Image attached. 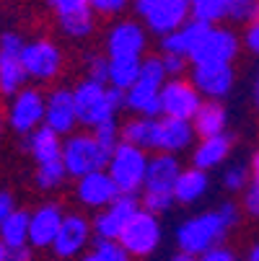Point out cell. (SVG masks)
I'll return each mask as SVG.
<instances>
[{"instance_id": "d4e9b609", "label": "cell", "mask_w": 259, "mask_h": 261, "mask_svg": "<svg viewBox=\"0 0 259 261\" xmlns=\"http://www.w3.org/2000/svg\"><path fill=\"white\" fill-rule=\"evenodd\" d=\"M156 132H158V119H148V117H130L127 122L120 124L122 142L140 147V150H156Z\"/></svg>"}, {"instance_id": "d6a6232c", "label": "cell", "mask_w": 259, "mask_h": 261, "mask_svg": "<svg viewBox=\"0 0 259 261\" xmlns=\"http://www.w3.org/2000/svg\"><path fill=\"white\" fill-rule=\"evenodd\" d=\"M67 178V171L62 166V161H55V163H47V166H36V186L44 192H52L57 186H62Z\"/></svg>"}, {"instance_id": "6da1fadb", "label": "cell", "mask_w": 259, "mask_h": 261, "mask_svg": "<svg viewBox=\"0 0 259 261\" xmlns=\"http://www.w3.org/2000/svg\"><path fill=\"white\" fill-rule=\"evenodd\" d=\"M239 204L236 202H223L215 210H205L197 212L187 220L179 222L176 228V246L184 253L192 256H202L218 246H223V241L228 238V233L239 225Z\"/></svg>"}, {"instance_id": "ab89813d", "label": "cell", "mask_w": 259, "mask_h": 261, "mask_svg": "<svg viewBox=\"0 0 259 261\" xmlns=\"http://www.w3.org/2000/svg\"><path fill=\"white\" fill-rule=\"evenodd\" d=\"M91 8L96 16H120L127 8H132V0H91Z\"/></svg>"}, {"instance_id": "f5cc1de1", "label": "cell", "mask_w": 259, "mask_h": 261, "mask_svg": "<svg viewBox=\"0 0 259 261\" xmlns=\"http://www.w3.org/2000/svg\"><path fill=\"white\" fill-rule=\"evenodd\" d=\"M244 261H259V241L249 246V251H246V258H244Z\"/></svg>"}, {"instance_id": "7bdbcfd3", "label": "cell", "mask_w": 259, "mask_h": 261, "mask_svg": "<svg viewBox=\"0 0 259 261\" xmlns=\"http://www.w3.org/2000/svg\"><path fill=\"white\" fill-rule=\"evenodd\" d=\"M163 67H166V75L169 78H184V70H187V57H179V55H161Z\"/></svg>"}, {"instance_id": "9f6ffc18", "label": "cell", "mask_w": 259, "mask_h": 261, "mask_svg": "<svg viewBox=\"0 0 259 261\" xmlns=\"http://www.w3.org/2000/svg\"><path fill=\"white\" fill-rule=\"evenodd\" d=\"M0 137H3V117H0Z\"/></svg>"}, {"instance_id": "4316f807", "label": "cell", "mask_w": 259, "mask_h": 261, "mask_svg": "<svg viewBox=\"0 0 259 261\" xmlns=\"http://www.w3.org/2000/svg\"><path fill=\"white\" fill-rule=\"evenodd\" d=\"M140 65L143 57H117V60H109V88H117L122 93H127L137 78H140Z\"/></svg>"}, {"instance_id": "d6986e66", "label": "cell", "mask_w": 259, "mask_h": 261, "mask_svg": "<svg viewBox=\"0 0 259 261\" xmlns=\"http://www.w3.org/2000/svg\"><path fill=\"white\" fill-rule=\"evenodd\" d=\"M195 127L192 122H181V119H158V132H156V153H169L179 155L187 153L190 147H195Z\"/></svg>"}, {"instance_id": "9c48e42d", "label": "cell", "mask_w": 259, "mask_h": 261, "mask_svg": "<svg viewBox=\"0 0 259 261\" xmlns=\"http://www.w3.org/2000/svg\"><path fill=\"white\" fill-rule=\"evenodd\" d=\"M202 101L205 98L200 96V91L192 86L190 78H169L166 86L161 88V117L192 122Z\"/></svg>"}, {"instance_id": "ac0fdd59", "label": "cell", "mask_w": 259, "mask_h": 261, "mask_svg": "<svg viewBox=\"0 0 259 261\" xmlns=\"http://www.w3.org/2000/svg\"><path fill=\"white\" fill-rule=\"evenodd\" d=\"M117 197H120V192H117L114 181L109 178L106 171H93V173H88V176L76 181V199L86 210H99L101 212Z\"/></svg>"}, {"instance_id": "7402d4cb", "label": "cell", "mask_w": 259, "mask_h": 261, "mask_svg": "<svg viewBox=\"0 0 259 261\" xmlns=\"http://www.w3.org/2000/svg\"><path fill=\"white\" fill-rule=\"evenodd\" d=\"M207 189H210L207 171H200L195 166L181 168V173H179V178L174 184V202L176 204H184V207L197 204L200 199H205Z\"/></svg>"}, {"instance_id": "ee69618b", "label": "cell", "mask_w": 259, "mask_h": 261, "mask_svg": "<svg viewBox=\"0 0 259 261\" xmlns=\"http://www.w3.org/2000/svg\"><path fill=\"white\" fill-rule=\"evenodd\" d=\"M161 55H179V57H187L190 60L187 47H184L179 31L176 34H169V36H163V39H161Z\"/></svg>"}, {"instance_id": "11a10c76", "label": "cell", "mask_w": 259, "mask_h": 261, "mask_svg": "<svg viewBox=\"0 0 259 261\" xmlns=\"http://www.w3.org/2000/svg\"><path fill=\"white\" fill-rule=\"evenodd\" d=\"M8 258V248L3 246V241H0V261H6Z\"/></svg>"}, {"instance_id": "7c38bea8", "label": "cell", "mask_w": 259, "mask_h": 261, "mask_svg": "<svg viewBox=\"0 0 259 261\" xmlns=\"http://www.w3.org/2000/svg\"><path fill=\"white\" fill-rule=\"evenodd\" d=\"M140 210V199L137 197H127L120 194L109 207H104L101 212H96V217L91 220L93 225V238L96 241H120V236L125 233L127 222L135 217V212Z\"/></svg>"}, {"instance_id": "cb8c5ba5", "label": "cell", "mask_w": 259, "mask_h": 261, "mask_svg": "<svg viewBox=\"0 0 259 261\" xmlns=\"http://www.w3.org/2000/svg\"><path fill=\"white\" fill-rule=\"evenodd\" d=\"M192 127H195V135H197L200 140L226 135L228 111H226L223 101H202L200 111H197L195 119H192Z\"/></svg>"}, {"instance_id": "f35d334b", "label": "cell", "mask_w": 259, "mask_h": 261, "mask_svg": "<svg viewBox=\"0 0 259 261\" xmlns=\"http://www.w3.org/2000/svg\"><path fill=\"white\" fill-rule=\"evenodd\" d=\"M86 78L96 83H109V57L106 55H88L86 57Z\"/></svg>"}, {"instance_id": "ffe728a7", "label": "cell", "mask_w": 259, "mask_h": 261, "mask_svg": "<svg viewBox=\"0 0 259 261\" xmlns=\"http://www.w3.org/2000/svg\"><path fill=\"white\" fill-rule=\"evenodd\" d=\"M181 173V163L176 155L169 153H153L148 161V173H145V189L143 192H169L174 194V184Z\"/></svg>"}, {"instance_id": "9a60e30c", "label": "cell", "mask_w": 259, "mask_h": 261, "mask_svg": "<svg viewBox=\"0 0 259 261\" xmlns=\"http://www.w3.org/2000/svg\"><path fill=\"white\" fill-rule=\"evenodd\" d=\"M65 210L57 202H42L39 207H34L29 215V246L31 248H52L62 220H65Z\"/></svg>"}, {"instance_id": "52a82bcc", "label": "cell", "mask_w": 259, "mask_h": 261, "mask_svg": "<svg viewBox=\"0 0 259 261\" xmlns=\"http://www.w3.org/2000/svg\"><path fill=\"white\" fill-rule=\"evenodd\" d=\"M44 103H47V96L39 88L26 86L8 103V114H6L8 127L16 135L29 137L31 132H36V129L44 124Z\"/></svg>"}, {"instance_id": "681fc988", "label": "cell", "mask_w": 259, "mask_h": 261, "mask_svg": "<svg viewBox=\"0 0 259 261\" xmlns=\"http://www.w3.org/2000/svg\"><path fill=\"white\" fill-rule=\"evenodd\" d=\"M6 261H34V248L31 246L13 248V251H8V258Z\"/></svg>"}, {"instance_id": "60d3db41", "label": "cell", "mask_w": 259, "mask_h": 261, "mask_svg": "<svg viewBox=\"0 0 259 261\" xmlns=\"http://www.w3.org/2000/svg\"><path fill=\"white\" fill-rule=\"evenodd\" d=\"M47 6L55 11V16H67V13H78V11H88L91 0H47Z\"/></svg>"}, {"instance_id": "44dd1931", "label": "cell", "mask_w": 259, "mask_h": 261, "mask_svg": "<svg viewBox=\"0 0 259 261\" xmlns=\"http://www.w3.org/2000/svg\"><path fill=\"white\" fill-rule=\"evenodd\" d=\"M231 150H233V137L228 132L218 137H205L192 147V166L200 171H213L228 161Z\"/></svg>"}, {"instance_id": "7dc6e473", "label": "cell", "mask_w": 259, "mask_h": 261, "mask_svg": "<svg viewBox=\"0 0 259 261\" xmlns=\"http://www.w3.org/2000/svg\"><path fill=\"white\" fill-rule=\"evenodd\" d=\"M18 207H16V199H13V194L8 192V189H0V225L16 212Z\"/></svg>"}, {"instance_id": "7a4b0ae2", "label": "cell", "mask_w": 259, "mask_h": 261, "mask_svg": "<svg viewBox=\"0 0 259 261\" xmlns=\"http://www.w3.org/2000/svg\"><path fill=\"white\" fill-rule=\"evenodd\" d=\"M73 101H76V111H78V124H83L88 129H96L104 122L117 119V114L125 109L122 91L88 81V78H83L73 88Z\"/></svg>"}, {"instance_id": "277c9868", "label": "cell", "mask_w": 259, "mask_h": 261, "mask_svg": "<svg viewBox=\"0 0 259 261\" xmlns=\"http://www.w3.org/2000/svg\"><path fill=\"white\" fill-rule=\"evenodd\" d=\"M109 158L112 153L101 147L91 132H76L62 140V166L76 181L93 171H106Z\"/></svg>"}, {"instance_id": "3957f363", "label": "cell", "mask_w": 259, "mask_h": 261, "mask_svg": "<svg viewBox=\"0 0 259 261\" xmlns=\"http://www.w3.org/2000/svg\"><path fill=\"white\" fill-rule=\"evenodd\" d=\"M148 161H151V155H148L145 150L132 147L127 142H120L114 147L112 158H109V166H106V173H109V178L114 181L120 194H127V197L143 194Z\"/></svg>"}, {"instance_id": "db71d44e", "label": "cell", "mask_w": 259, "mask_h": 261, "mask_svg": "<svg viewBox=\"0 0 259 261\" xmlns=\"http://www.w3.org/2000/svg\"><path fill=\"white\" fill-rule=\"evenodd\" d=\"M251 98H254V106L259 111V72H256V78H254V91H251Z\"/></svg>"}, {"instance_id": "e575fe53", "label": "cell", "mask_w": 259, "mask_h": 261, "mask_svg": "<svg viewBox=\"0 0 259 261\" xmlns=\"http://www.w3.org/2000/svg\"><path fill=\"white\" fill-rule=\"evenodd\" d=\"M251 184V168L246 163H233L223 171V186L226 192H246Z\"/></svg>"}, {"instance_id": "f6af8a7d", "label": "cell", "mask_w": 259, "mask_h": 261, "mask_svg": "<svg viewBox=\"0 0 259 261\" xmlns=\"http://www.w3.org/2000/svg\"><path fill=\"white\" fill-rule=\"evenodd\" d=\"M241 47H246L251 55H256V57H259V21H254V23H249V26L244 29Z\"/></svg>"}, {"instance_id": "4dcf8cb0", "label": "cell", "mask_w": 259, "mask_h": 261, "mask_svg": "<svg viewBox=\"0 0 259 261\" xmlns=\"http://www.w3.org/2000/svg\"><path fill=\"white\" fill-rule=\"evenodd\" d=\"M166 81H169V75H166V67H163L161 55H148V57H143L137 83H140V86H148V88H158V91H161V88L166 86Z\"/></svg>"}, {"instance_id": "30bf717a", "label": "cell", "mask_w": 259, "mask_h": 261, "mask_svg": "<svg viewBox=\"0 0 259 261\" xmlns=\"http://www.w3.org/2000/svg\"><path fill=\"white\" fill-rule=\"evenodd\" d=\"M23 67L29 81L50 83L62 72V49L52 39H31L23 44Z\"/></svg>"}, {"instance_id": "836d02e7", "label": "cell", "mask_w": 259, "mask_h": 261, "mask_svg": "<svg viewBox=\"0 0 259 261\" xmlns=\"http://www.w3.org/2000/svg\"><path fill=\"white\" fill-rule=\"evenodd\" d=\"M210 29H213V26H207V23H202V21H197V18H190L187 23L179 29V36H181L184 47H187V55H190V57H192L195 49L202 44V39L210 34Z\"/></svg>"}, {"instance_id": "816d5d0a", "label": "cell", "mask_w": 259, "mask_h": 261, "mask_svg": "<svg viewBox=\"0 0 259 261\" xmlns=\"http://www.w3.org/2000/svg\"><path fill=\"white\" fill-rule=\"evenodd\" d=\"M169 261H197V256L184 253V251H179V248H176V253H171V258H169Z\"/></svg>"}, {"instance_id": "603a6c76", "label": "cell", "mask_w": 259, "mask_h": 261, "mask_svg": "<svg viewBox=\"0 0 259 261\" xmlns=\"http://www.w3.org/2000/svg\"><path fill=\"white\" fill-rule=\"evenodd\" d=\"M26 150L36 161V166H47V163L62 161V137L42 124L36 132H31L26 137Z\"/></svg>"}, {"instance_id": "8992f818", "label": "cell", "mask_w": 259, "mask_h": 261, "mask_svg": "<svg viewBox=\"0 0 259 261\" xmlns=\"http://www.w3.org/2000/svg\"><path fill=\"white\" fill-rule=\"evenodd\" d=\"M23 36L16 31L0 34V96H16L26 88V67H23Z\"/></svg>"}, {"instance_id": "f1b7e54d", "label": "cell", "mask_w": 259, "mask_h": 261, "mask_svg": "<svg viewBox=\"0 0 259 261\" xmlns=\"http://www.w3.org/2000/svg\"><path fill=\"white\" fill-rule=\"evenodd\" d=\"M57 26L65 36H70V39H86V36H91L93 29H96V13H93V8L67 13V16L57 18Z\"/></svg>"}, {"instance_id": "e0dca14e", "label": "cell", "mask_w": 259, "mask_h": 261, "mask_svg": "<svg viewBox=\"0 0 259 261\" xmlns=\"http://www.w3.org/2000/svg\"><path fill=\"white\" fill-rule=\"evenodd\" d=\"M190 18H192L190 0H158L156 8L143 18V26H148V31L163 39L169 34H176Z\"/></svg>"}, {"instance_id": "484cf974", "label": "cell", "mask_w": 259, "mask_h": 261, "mask_svg": "<svg viewBox=\"0 0 259 261\" xmlns=\"http://www.w3.org/2000/svg\"><path fill=\"white\" fill-rule=\"evenodd\" d=\"M125 109L130 111V114H135V117L161 119V91L135 83L125 93Z\"/></svg>"}, {"instance_id": "5bb4252c", "label": "cell", "mask_w": 259, "mask_h": 261, "mask_svg": "<svg viewBox=\"0 0 259 261\" xmlns=\"http://www.w3.org/2000/svg\"><path fill=\"white\" fill-rule=\"evenodd\" d=\"M190 81L205 101H220L233 91L236 70L233 65H192Z\"/></svg>"}, {"instance_id": "ba28073f", "label": "cell", "mask_w": 259, "mask_h": 261, "mask_svg": "<svg viewBox=\"0 0 259 261\" xmlns=\"http://www.w3.org/2000/svg\"><path fill=\"white\" fill-rule=\"evenodd\" d=\"M91 241H93V225L91 220L81 212H67L65 220H62V228L52 243V253L57 261H73V258H81L88 248H91Z\"/></svg>"}, {"instance_id": "f907efd6", "label": "cell", "mask_w": 259, "mask_h": 261, "mask_svg": "<svg viewBox=\"0 0 259 261\" xmlns=\"http://www.w3.org/2000/svg\"><path fill=\"white\" fill-rule=\"evenodd\" d=\"M249 168H251V181H256V184H259V150L254 153V158H251V166H249Z\"/></svg>"}, {"instance_id": "6f0895ef", "label": "cell", "mask_w": 259, "mask_h": 261, "mask_svg": "<svg viewBox=\"0 0 259 261\" xmlns=\"http://www.w3.org/2000/svg\"><path fill=\"white\" fill-rule=\"evenodd\" d=\"M190 3H192V0H190Z\"/></svg>"}, {"instance_id": "83f0119b", "label": "cell", "mask_w": 259, "mask_h": 261, "mask_svg": "<svg viewBox=\"0 0 259 261\" xmlns=\"http://www.w3.org/2000/svg\"><path fill=\"white\" fill-rule=\"evenodd\" d=\"M29 210H16L3 225H0V241L8 251L29 246Z\"/></svg>"}, {"instance_id": "4fadbf2b", "label": "cell", "mask_w": 259, "mask_h": 261, "mask_svg": "<svg viewBox=\"0 0 259 261\" xmlns=\"http://www.w3.org/2000/svg\"><path fill=\"white\" fill-rule=\"evenodd\" d=\"M106 57L117 60V57H143L145 47H148V31L143 23H137L135 18L127 21H117L106 34Z\"/></svg>"}, {"instance_id": "bcb514c9", "label": "cell", "mask_w": 259, "mask_h": 261, "mask_svg": "<svg viewBox=\"0 0 259 261\" xmlns=\"http://www.w3.org/2000/svg\"><path fill=\"white\" fill-rule=\"evenodd\" d=\"M197 261H239V258H236V251H233V248L218 246V248H213V251L197 256Z\"/></svg>"}, {"instance_id": "8fae6325", "label": "cell", "mask_w": 259, "mask_h": 261, "mask_svg": "<svg viewBox=\"0 0 259 261\" xmlns=\"http://www.w3.org/2000/svg\"><path fill=\"white\" fill-rule=\"evenodd\" d=\"M239 49H241V39L233 29L213 26L210 34L202 39V44L190 57V65H233Z\"/></svg>"}, {"instance_id": "5b68a950", "label": "cell", "mask_w": 259, "mask_h": 261, "mask_svg": "<svg viewBox=\"0 0 259 261\" xmlns=\"http://www.w3.org/2000/svg\"><path fill=\"white\" fill-rule=\"evenodd\" d=\"M161 241H163L161 220L140 207L135 212V217L127 222V228H125V233L120 236L117 243L127 251L130 258H148L158 251Z\"/></svg>"}, {"instance_id": "8d00e7d4", "label": "cell", "mask_w": 259, "mask_h": 261, "mask_svg": "<svg viewBox=\"0 0 259 261\" xmlns=\"http://www.w3.org/2000/svg\"><path fill=\"white\" fill-rule=\"evenodd\" d=\"M228 18L236 23H254L259 21V0H231Z\"/></svg>"}, {"instance_id": "b9f144b4", "label": "cell", "mask_w": 259, "mask_h": 261, "mask_svg": "<svg viewBox=\"0 0 259 261\" xmlns=\"http://www.w3.org/2000/svg\"><path fill=\"white\" fill-rule=\"evenodd\" d=\"M241 207H244V212H246L249 217H259V184H256V181H251V184L246 186Z\"/></svg>"}, {"instance_id": "c3c4849f", "label": "cell", "mask_w": 259, "mask_h": 261, "mask_svg": "<svg viewBox=\"0 0 259 261\" xmlns=\"http://www.w3.org/2000/svg\"><path fill=\"white\" fill-rule=\"evenodd\" d=\"M156 3H158V0H132V11H135V16L145 18L148 13L156 8Z\"/></svg>"}, {"instance_id": "f546056e", "label": "cell", "mask_w": 259, "mask_h": 261, "mask_svg": "<svg viewBox=\"0 0 259 261\" xmlns=\"http://www.w3.org/2000/svg\"><path fill=\"white\" fill-rule=\"evenodd\" d=\"M192 18L207 23V26H218L220 21L228 18L231 11V0H192Z\"/></svg>"}, {"instance_id": "1f68e13d", "label": "cell", "mask_w": 259, "mask_h": 261, "mask_svg": "<svg viewBox=\"0 0 259 261\" xmlns=\"http://www.w3.org/2000/svg\"><path fill=\"white\" fill-rule=\"evenodd\" d=\"M78 261H132L127 251L114 241H93V246Z\"/></svg>"}, {"instance_id": "d590c367", "label": "cell", "mask_w": 259, "mask_h": 261, "mask_svg": "<svg viewBox=\"0 0 259 261\" xmlns=\"http://www.w3.org/2000/svg\"><path fill=\"white\" fill-rule=\"evenodd\" d=\"M174 204H176L174 202V194H169V192H143L140 194V207L145 212L156 215V217L163 215V212H169Z\"/></svg>"}, {"instance_id": "74e56055", "label": "cell", "mask_w": 259, "mask_h": 261, "mask_svg": "<svg viewBox=\"0 0 259 261\" xmlns=\"http://www.w3.org/2000/svg\"><path fill=\"white\" fill-rule=\"evenodd\" d=\"M91 135L99 140V145L101 147H106L109 153L114 150V147L122 142V135H120V122L117 119H112V122H104V124H99L96 129H91Z\"/></svg>"}, {"instance_id": "2e32d148", "label": "cell", "mask_w": 259, "mask_h": 261, "mask_svg": "<svg viewBox=\"0 0 259 261\" xmlns=\"http://www.w3.org/2000/svg\"><path fill=\"white\" fill-rule=\"evenodd\" d=\"M44 127L57 132L62 140L70 137V135H76L78 111H76V101H73V88H52L47 93Z\"/></svg>"}]
</instances>
